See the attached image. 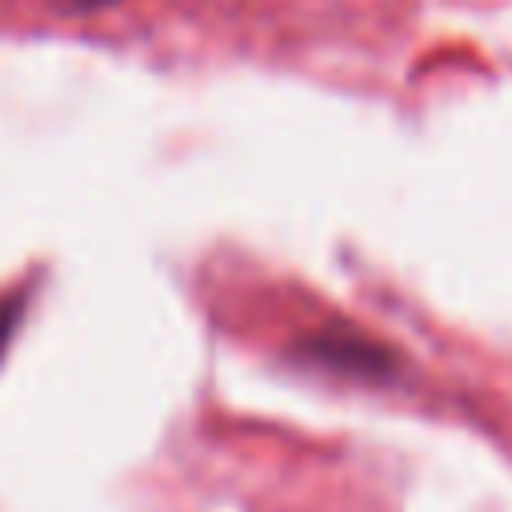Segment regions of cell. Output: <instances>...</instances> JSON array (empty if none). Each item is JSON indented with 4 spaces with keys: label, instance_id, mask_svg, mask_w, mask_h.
<instances>
[{
    "label": "cell",
    "instance_id": "cell-1",
    "mask_svg": "<svg viewBox=\"0 0 512 512\" xmlns=\"http://www.w3.org/2000/svg\"><path fill=\"white\" fill-rule=\"evenodd\" d=\"M308 356H316L332 368H344V372H364V376H380L392 368L388 348L364 340L360 332H316L308 340Z\"/></svg>",
    "mask_w": 512,
    "mask_h": 512
},
{
    "label": "cell",
    "instance_id": "cell-2",
    "mask_svg": "<svg viewBox=\"0 0 512 512\" xmlns=\"http://www.w3.org/2000/svg\"><path fill=\"white\" fill-rule=\"evenodd\" d=\"M20 312H24V292H8V296H0V348L8 344V336H12L16 320H20Z\"/></svg>",
    "mask_w": 512,
    "mask_h": 512
},
{
    "label": "cell",
    "instance_id": "cell-3",
    "mask_svg": "<svg viewBox=\"0 0 512 512\" xmlns=\"http://www.w3.org/2000/svg\"><path fill=\"white\" fill-rule=\"evenodd\" d=\"M96 4H112V0H68L72 12H84V8H96Z\"/></svg>",
    "mask_w": 512,
    "mask_h": 512
}]
</instances>
